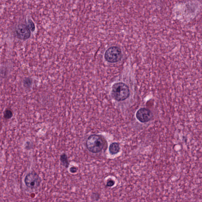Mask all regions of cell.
Returning a JSON list of instances; mask_svg holds the SVG:
<instances>
[{
  "label": "cell",
  "mask_w": 202,
  "mask_h": 202,
  "mask_svg": "<svg viewBox=\"0 0 202 202\" xmlns=\"http://www.w3.org/2000/svg\"><path fill=\"white\" fill-rule=\"evenodd\" d=\"M129 90L127 85L122 83H117L112 87V95L117 101H123L129 96Z\"/></svg>",
  "instance_id": "cell-1"
},
{
  "label": "cell",
  "mask_w": 202,
  "mask_h": 202,
  "mask_svg": "<svg viewBox=\"0 0 202 202\" xmlns=\"http://www.w3.org/2000/svg\"><path fill=\"white\" fill-rule=\"evenodd\" d=\"M86 147L90 152L93 153H98L102 150L104 143L102 138L97 135H92L88 138Z\"/></svg>",
  "instance_id": "cell-2"
},
{
  "label": "cell",
  "mask_w": 202,
  "mask_h": 202,
  "mask_svg": "<svg viewBox=\"0 0 202 202\" xmlns=\"http://www.w3.org/2000/svg\"><path fill=\"white\" fill-rule=\"evenodd\" d=\"M25 185L31 190L36 189L41 186V179L39 175L34 171L29 172L24 179Z\"/></svg>",
  "instance_id": "cell-3"
},
{
  "label": "cell",
  "mask_w": 202,
  "mask_h": 202,
  "mask_svg": "<svg viewBox=\"0 0 202 202\" xmlns=\"http://www.w3.org/2000/svg\"><path fill=\"white\" fill-rule=\"evenodd\" d=\"M121 58V51L117 47L114 46L109 48L105 52V58L108 62H117L119 61Z\"/></svg>",
  "instance_id": "cell-4"
},
{
  "label": "cell",
  "mask_w": 202,
  "mask_h": 202,
  "mask_svg": "<svg viewBox=\"0 0 202 202\" xmlns=\"http://www.w3.org/2000/svg\"><path fill=\"white\" fill-rule=\"evenodd\" d=\"M16 36L21 40H26L30 38L31 32L27 25L21 24L19 25L15 30Z\"/></svg>",
  "instance_id": "cell-5"
},
{
  "label": "cell",
  "mask_w": 202,
  "mask_h": 202,
  "mask_svg": "<svg viewBox=\"0 0 202 202\" xmlns=\"http://www.w3.org/2000/svg\"><path fill=\"white\" fill-rule=\"evenodd\" d=\"M136 117L140 122L145 123L149 121L152 117V112L146 108H141L136 113Z\"/></svg>",
  "instance_id": "cell-6"
},
{
  "label": "cell",
  "mask_w": 202,
  "mask_h": 202,
  "mask_svg": "<svg viewBox=\"0 0 202 202\" xmlns=\"http://www.w3.org/2000/svg\"><path fill=\"white\" fill-rule=\"evenodd\" d=\"M119 144L117 143H113L110 144L109 147L110 153L112 155L117 154L120 151Z\"/></svg>",
  "instance_id": "cell-7"
},
{
  "label": "cell",
  "mask_w": 202,
  "mask_h": 202,
  "mask_svg": "<svg viewBox=\"0 0 202 202\" xmlns=\"http://www.w3.org/2000/svg\"><path fill=\"white\" fill-rule=\"evenodd\" d=\"M60 161L61 164L65 168H68L69 166V162L67 155L65 153H63L60 156Z\"/></svg>",
  "instance_id": "cell-8"
},
{
  "label": "cell",
  "mask_w": 202,
  "mask_h": 202,
  "mask_svg": "<svg viewBox=\"0 0 202 202\" xmlns=\"http://www.w3.org/2000/svg\"><path fill=\"white\" fill-rule=\"evenodd\" d=\"M13 115L12 112L10 109H6L4 112L3 117L4 118L6 119H9L12 118Z\"/></svg>",
  "instance_id": "cell-9"
},
{
  "label": "cell",
  "mask_w": 202,
  "mask_h": 202,
  "mask_svg": "<svg viewBox=\"0 0 202 202\" xmlns=\"http://www.w3.org/2000/svg\"><path fill=\"white\" fill-rule=\"evenodd\" d=\"M32 84V79L29 77L25 78L23 81V85L26 88H29L31 86Z\"/></svg>",
  "instance_id": "cell-10"
},
{
  "label": "cell",
  "mask_w": 202,
  "mask_h": 202,
  "mask_svg": "<svg viewBox=\"0 0 202 202\" xmlns=\"http://www.w3.org/2000/svg\"><path fill=\"white\" fill-rule=\"evenodd\" d=\"M27 26L30 30L32 32H34L35 29V27L34 23L30 19H29L28 21Z\"/></svg>",
  "instance_id": "cell-11"
},
{
  "label": "cell",
  "mask_w": 202,
  "mask_h": 202,
  "mask_svg": "<svg viewBox=\"0 0 202 202\" xmlns=\"http://www.w3.org/2000/svg\"><path fill=\"white\" fill-rule=\"evenodd\" d=\"M69 172H70L71 173H76V172H77V167L74 166H72L70 168H69Z\"/></svg>",
  "instance_id": "cell-12"
},
{
  "label": "cell",
  "mask_w": 202,
  "mask_h": 202,
  "mask_svg": "<svg viewBox=\"0 0 202 202\" xmlns=\"http://www.w3.org/2000/svg\"><path fill=\"white\" fill-rule=\"evenodd\" d=\"M115 182L112 180H109L107 183V186L108 187H112L114 185Z\"/></svg>",
  "instance_id": "cell-13"
}]
</instances>
